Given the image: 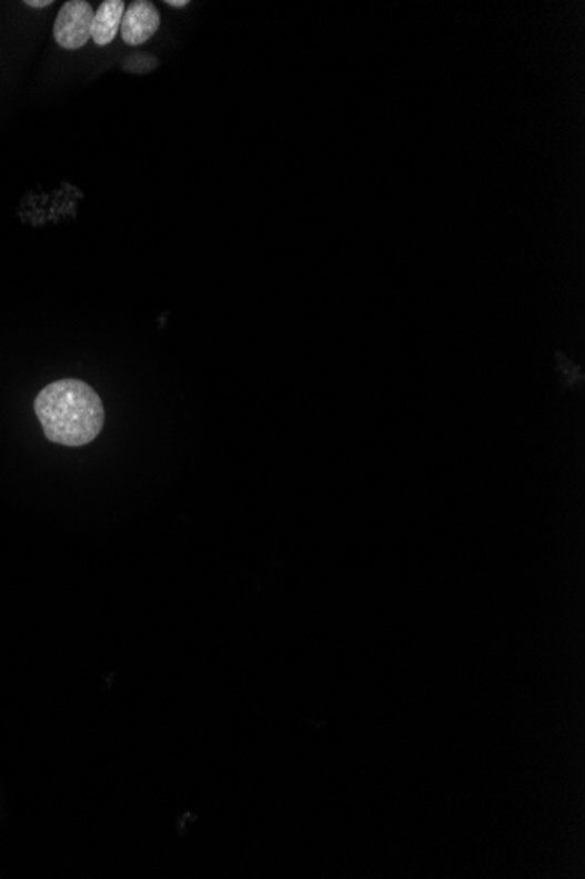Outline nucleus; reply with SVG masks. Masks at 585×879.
<instances>
[{"mask_svg":"<svg viewBox=\"0 0 585 879\" xmlns=\"http://www.w3.org/2000/svg\"><path fill=\"white\" fill-rule=\"evenodd\" d=\"M125 9L127 4L123 0H105L99 6L92 27V39L97 47H108L114 41L120 33Z\"/></svg>","mask_w":585,"mask_h":879,"instance_id":"20e7f679","label":"nucleus"},{"mask_svg":"<svg viewBox=\"0 0 585 879\" xmlns=\"http://www.w3.org/2000/svg\"><path fill=\"white\" fill-rule=\"evenodd\" d=\"M188 4H190L188 0H167V6H172V8H184Z\"/></svg>","mask_w":585,"mask_h":879,"instance_id":"423d86ee","label":"nucleus"},{"mask_svg":"<svg viewBox=\"0 0 585 879\" xmlns=\"http://www.w3.org/2000/svg\"><path fill=\"white\" fill-rule=\"evenodd\" d=\"M27 6H32V8H47V6L53 4L51 0H27Z\"/></svg>","mask_w":585,"mask_h":879,"instance_id":"39448f33","label":"nucleus"},{"mask_svg":"<svg viewBox=\"0 0 585 879\" xmlns=\"http://www.w3.org/2000/svg\"><path fill=\"white\" fill-rule=\"evenodd\" d=\"M160 29L159 9L154 8L153 2L148 0H135L127 6L125 14L121 20V39L129 47H141L145 41L153 38Z\"/></svg>","mask_w":585,"mask_h":879,"instance_id":"7ed1b4c3","label":"nucleus"},{"mask_svg":"<svg viewBox=\"0 0 585 879\" xmlns=\"http://www.w3.org/2000/svg\"><path fill=\"white\" fill-rule=\"evenodd\" d=\"M33 411L48 441L84 447L104 429L105 409L99 393L80 380H60L42 388Z\"/></svg>","mask_w":585,"mask_h":879,"instance_id":"f257e3e1","label":"nucleus"},{"mask_svg":"<svg viewBox=\"0 0 585 879\" xmlns=\"http://www.w3.org/2000/svg\"><path fill=\"white\" fill-rule=\"evenodd\" d=\"M93 18L95 11L90 2L84 0L65 2L54 20V41L59 42L63 50H80L87 47V42L92 39Z\"/></svg>","mask_w":585,"mask_h":879,"instance_id":"f03ea898","label":"nucleus"}]
</instances>
